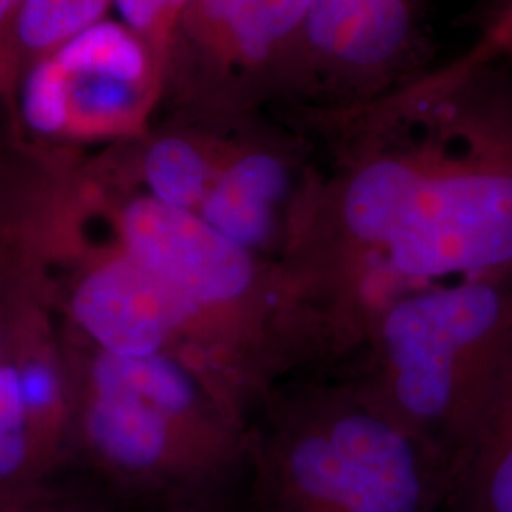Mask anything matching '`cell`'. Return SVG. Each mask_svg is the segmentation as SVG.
<instances>
[{"instance_id":"cell-1","label":"cell","mask_w":512,"mask_h":512,"mask_svg":"<svg viewBox=\"0 0 512 512\" xmlns=\"http://www.w3.org/2000/svg\"><path fill=\"white\" fill-rule=\"evenodd\" d=\"M311 131L342 150L294 205L289 238L315 264L355 283L512 275V50L321 110Z\"/></svg>"},{"instance_id":"cell-2","label":"cell","mask_w":512,"mask_h":512,"mask_svg":"<svg viewBox=\"0 0 512 512\" xmlns=\"http://www.w3.org/2000/svg\"><path fill=\"white\" fill-rule=\"evenodd\" d=\"M366 334V387L456 467L512 365V275L397 294Z\"/></svg>"},{"instance_id":"cell-3","label":"cell","mask_w":512,"mask_h":512,"mask_svg":"<svg viewBox=\"0 0 512 512\" xmlns=\"http://www.w3.org/2000/svg\"><path fill=\"white\" fill-rule=\"evenodd\" d=\"M452 475V461L363 384L281 442L274 494L279 512H439Z\"/></svg>"},{"instance_id":"cell-4","label":"cell","mask_w":512,"mask_h":512,"mask_svg":"<svg viewBox=\"0 0 512 512\" xmlns=\"http://www.w3.org/2000/svg\"><path fill=\"white\" fill-rule=\"evenodd\" d=\"M306 63L308 0H188L167 44L160 110L228 126L293 109Z\"/></svg>"},{"instance_id":"cell-5","label":"cell","mask_w":512,"mask_h":512,"mask_svg":"<svg viewBox=\"0 0 512 512\" xmlns=\"http://www.w3.org/2000/svg\"><path fill=\"white\" fill-rule=\"evenodd\" d=\"M162 105V71L147 44L116 18L99 21L21 74L6 124L14 143L137 139Z\"/></svg>"},{"instance_id":"cell-6","label":"cell","mask_w":512,"mask_h":512,"mask_svg":"<svg viewBox=\"0 0 512 512\" xmlns=\"http://www.w3.org/2000/svg\"><path fill=\"white\" fill-rule=\"evenodd\" d=\"M425 0H308L304 101L348 109L382 99L431 71Z\"/></svg>"},{"instance_id":"cell-7","label":"cell","mask_w":512,"mask_h":512,"mask_svg":"<svg viewBox=\"0 0 512 512\" xmlns=\"http://www.w3.org/2000/svg\"><path fill=\"white\" fill-rule=\"evenodd\" d=\"M266 112L228 124L217 173L196 211L220 236L245 251L264 247L283 228L304 186L300 129L266 122Z\"/></svg>"},{"instance_id":"cell-8","label":"cell","mask_w":512,"mask_h":512,"mask_svg":"<svg viewBox=\"0 0 512 512\" xmlns=\"http://www.w3.org/2000/svg\"><path fill=\"white\" fill-rule=\"evenodd\" d=\"M124 253L192 304H220L245 293L255 277L251 253L220 236L196 211L131 198L116 213Z\"/></svg>"},{"instance_id":"cell-9","label":"cell","mask_w":512,"mask_h":512,"mask_svg":"<svg viewBox=\"0 0 512 512\" xmlns=\"http://www.w3.org/2000/svg\"><path fill=\"white\" fill-rule=\"evenodd\" d=\"M194 310L196 304L126 253L88 275L73 300L80 327L105 353L126 357L158 353Z\"/></svg>"},{"instance_id":"cell-10","label":"cell","mask_w":512,"mask_h":512,"mask_svg":"<svg viewBox=\"0 0 512 512\" xmlns=\"http://www.w3.org/2000/svg\"><path fill=\"white\" fill-rule=\"evenodd\" d=\"M439 512H512V365L456 461Z\"/></svg>"},{"instance_id":"cell-11","label":"cell","mask_w":512,"mask_h":512,"mask_svg":"<svg viewBox=\"0 0 512 512\" xmlns=\"http://www.w3.org/2000/svg\"><path fill=\"white\" fill-rule=\"evenodd\" d=\"M141 152L139 169L147 196L184 211H198L217 173L226 126L171 118Z\"/></svg>"},{"instance_id":"cell-12","label":"cell","mask_w":512,"mask_h":512,"mask_svg":"<svg viewBox=\"0 0 512 512\" xmlns=\"http://www.w3.org/2000/svg\"><path fill=\"white\" fill-rule=\"evenodd\" d=\"M90 437L101 458L129 475H154L169 461L164 412L128 395L97 393Z\"/></svg>"},{"instance_id":"cell-13","label":"cell","mask_w":512,"mask_h":512,"mask_svg":"<svg viewBox=\"0 0 512 512\" xmlns=\"http://www.w3.org/2000/svg\"><path fill=\"white\" fill-rule=\"evenodd\" d=\"M31 355L0 359V509H12L18 490L44 459L38 421L25 370Z\"/></svg>"},{"instance_id":"cell-14","label":"cell","mask_w":512,"mask_h":512,"mask_svg":"<svg viewBox=\"0 0 512 512\" xmlns=\"http://www.w3.org/2000/svg\"><path fill=\"white\" fill-rule=\"evenodd\" d=\"M110 10L112 0H27L14 29L10 54L16 90L21 74L33 63L110 18Z\"/></svg>"},{"instance_id":"cell-15","label":"cell","mask_w":512,"mask_h":512,"mask_svg":"<svg viewBox=\"0 0 512 512\" xmlns=\"http://www.w3.org/2000/svg\"><path fill=\"white\" fill-rule=\"evenodd\" d=\"M97 393L128 395L158 408L160 412H183L192 403V385L175 363L160 353L126 357L103 353L93 368Z\"/></svg>"},{"instance_id":"cell-16","label":"cell","mask_w":512,"mask_h":512,"mask_svg":"<svg viewBox=\"0 0 512 512\" xmlns=\"http://www.w3.org/2000/svg\"><path fill=\"white\" fill-rule=\"evenodd\" d=\"M188 0H112V10L129 31H133L154 55L164 86V61L175 23Z\"/></svg>"},{"instance_id":"cell-17","label":"cell","mask_w":512,"mask_h":512,"mask_svg":"<svg viewBox=\"0 0 512 512\" xmlns=\"http://www.w3.org/2000/svg\"><path fill=\"white\" fill-rule=\"evenodd\" d=\"M27 0H0V114L10 124L16 107V84L12 78L10 54L19 14Z\"/></svg>"},{"instance_id":"cell-18","label":"cell","mask_w":512,"mask_h":512,"mask_svg":"<svg viewBox=\"0 0 512 512\" xmlns=\"http://www.w3.org/2000/svg\"><path fill=\"white\" fill-rule=\"evenodd\" d=\"M512 50V0H505L503 6L490 19V25L482 31L475 44L459 55L467 65H482Z\"/></svg>"},{"instance_id":"cell-19","label":"cell","mask_w":512,"mask_h":512,"mask_svg":"<svg viewBox=\"0 0 512 512\" xmlns=\"http://www.w3.org/2000/svg\"><path fill=\"white\" fill-rule=\"evenodd\" d=\"M0 511H2V509H0Z\"/></svg>"}]
</instances>
